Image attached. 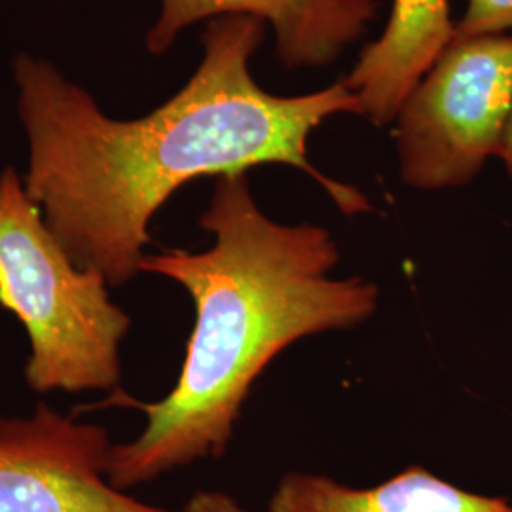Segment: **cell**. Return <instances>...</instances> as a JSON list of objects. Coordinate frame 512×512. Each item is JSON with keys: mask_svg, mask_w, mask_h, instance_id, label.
I'll list each match as a JSON object with an SVG mask.
<instances>
[{"mask_svg": "<svg viewBox=\"0 0 512 512\" xmlns=\"http://www.w3.org/2000/svg\"><path fill=\"white\" fill-rule=\"evenodd\" d=\"M266 35L251 16L211 19L202 63L183 90L147 116L116 120L48 59H14L18 110L29 143L25 188L74 262L122 287L141 274L150 222L181 186L200 177L296 167L344 215L370 211L355 186L308 160L311 131L334 114H363L346 78L325 90L279 97L249 63Z\"/></svg>", "mask_w": 512, "mask_h": 512, "instance_id": "6da1fadb", "label": "cell"}, {"mask_svg": "<svg viewBox=\"0 0 512 512\" xmlns=\"http://www.w3.org/2000/svg\"><path fill=\"white\" fill-rule=\"evenodd\" d=\"M202 253L145 255L141 274L179 283L196 310L175 387L158 403L114 397L145 412L131 442L112 444L109 482L128 492L205 458H222L256 378L294 342L363 325L380 291L363 277H332L340 251L317 224H281L256 205L247 173L222 175L200 219Z\"/></svg>", "mask_w": 512, "mask_h": 512, "instance_id": "7a4b0ae2", "label": "cell"}, {"mask_svg": "<svg viewBox=\"0 0 512 512\" xmlns=\"http://www.w3.org/2000/svg\"><path fill=\"white\" fill-rule=\"evenodd\" d=\"M103 275L84 270L46 224L14 167L0 173V308L29 336L25 382L37 393L112 391L122 380L128 313Z\"/></svg>", "mask_w": 512, "mask_h": 512, "instance_id": "3957f363", "label": "cell"}, {"mask_svg": "<svg viewBox=\"0 0 512 512\" xmlns=\"http://www.w3.org/2000/svg\"><path fill=\"white\" fill-rule=\"evenodd\" d=\"M512 112V35L454 37L397 114L404 183L469 184L497 156Z\"/></svg>", "mask_w": 512, "mask_h": 512, "instance_id": "277c9868", "label": "cell"}, {"mask_svg": "<svg viewBox=\"0 0 512 512\" xmlns=\"http://www.w3.org/2000/svg\"><path fill=\"white\" fill-rule=\"evenodd\" d=\"M109 431L40 403L0 418V512H167L109 482Z\"/></svg>", "mask_w": 512, "mask_h": 512, "instance_id": "5b68a950", "label": "cell"}, {"mask_svg": "<svg viewBox=\"0 0 512 512\" xmlns=\"http://www.w3.org/2000/svg\"><path fill=\"white\" fill-rule=\"evenodd\" d=\"M376 10V0H162L147 48L164 54L202 19L251 16L274 27L277 57L285 67H325L365 35Z\"/></svg>", "mask_w": 512, "mask_h": 512, "instance_id": "8992f818", "label": "cell"}, {"mask_svg": "<svg viewBox=\"0 0 512 512\" xmlns=\"http://www.w3.org/2000/svg\"><path fill=\"white\" fill-rule=\"evenodd\" d=\"M456 37L450 0H393L384 35L368 44L346 78L361 116L376 126L391 124L408 93Z\"/></svg>", "mask_w": 512, "mask_h": 512, "instance_id": "52a82bcc", "label": "cell"}, {"mask_svg": "<svg viewBox=\"0 0 512 512\" xmlns=\"http://www.w3.org/2000/svg\"><path fill=\"white\" fill-rule=\"evenodd\" d=\"M268 512H512V503L467 492L414 465L370 488H353L325 475L287 473Z\"/></svg>", "mask_w": 512, "mask_h": 512, "instance_id": "ba28073f", "label": "cell"}, {"mask_svg": "<svg viewBox=\"0 0 512 512\" xmlns=\"http://www.w3.org/2000/svg\"><path fill=\"white\" fill-rule=\"evenodd\" d=\"M512 0H467V10L456 23V37L509 35Z\"/></svg>", "mask_w": 512, "mask_h": 512, "instance_id": "9c48e42d", "label": "cell"}, {"mask_svg": "<svg viewBox=\"0 0 512 512\" xmlns=\"http://www.w3.org/2000/svg\"><path fill=\"white\" fill-rule=\"evenodd\" d=\"M181 512H255L241 505L236 497L220 490H200L184 503Z\"/></svg>", "mask_w": 512, "mask_h": 512, "instance_id": "30bf717a", "label": "cell"}, {"mask_svg": "<svg viewBox=\"0 0 512 512\" xmlns=\"http://www.w3.org/2000/svg\"><path fill=\"white\" fill-rule=\"evenodd\" d=\"M497 158L505 164V169H507V173H509V177L512 179V112L511 116H509L505 133H503V141H501V148H499Z\"/></svg>", "mask_w": 512, "mask_h": 512, "instance_id": "8fae6325", "label": "cell"}]
</instances>
